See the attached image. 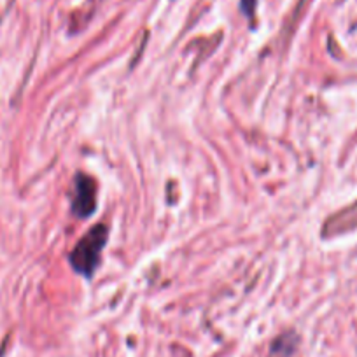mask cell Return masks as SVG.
I'll use <instances>...</instances> for the list:
<instances>
[{
  "instance_id": "cell-1",
  "label": "cell",
  "mask_w": 357,
  "mask_h": 357,
  "mask_svg": "<svg viewBox=\"0 0 357 357\" xmlns=\"http://www.w3.org/2000/svg\"><path fill=\"white\" fill-rule=\"evenodd\" d=\"M105 242H107V228L104 225H97L89 229L70 252V264L75 272L82 273L84 277L93 275Z\"/></svg>"
},
{
  "instance_id": "cell-2",
  "label": "cell",
  "mask_w": 357,
  "mask_h": 357,
  "mask_svg": "<svg viewBox=\"0 0 357 357\" xmlns=\"http://www.w3.org/2000/svg\"><path fill=\"white\" fill-rule=\"evenodd\" d=\"M95 205H97V183L88 175H77L74 198H72V211L79 218H88L93 214Z\"/></svg>"
},
{
  "instance_id": "cell-3",
  "label": "cell",
  "mask_w": 357,
  "mask_h": 357,
  "mask_svg": "<svg viewBox=\"0 0 357 357\" xmlns=\"http://www.w3.org/2000/svg\"><path fill=\"white\" fill-rule=\"evenodd\" d=\"M254 8H256V0H242V9L247 16L254 15Z\"/></svg>"
}]
</instances>
